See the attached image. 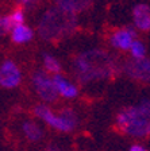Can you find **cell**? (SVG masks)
Returning a JSON list of instances; mask_svg holds the SVG:
<instances>
[{
    "mask_svg": "<svg viewBox=\"0 0 150 151\" xmlns=\"http://www.w3.org/2000/svg\"><path fill=\"white\" fill-rule=\"evenodd\" d=\"M73 70L80 82L89 84L108 78L114 72V62L107 53L95 49L76 57Z\"/></svg>",
    "mask_w": 150,
    "mask_h": 151,
    "instance_id": "1",
    "label": "cell"
},
{
    "mask_svg": "<svg viewBox=\"0 0 150 151\" xmlns=\"http://www.w3.org/2000/svg\"><path fill=\"white\" fill-rule=\"evenodd\" d=\"M115 126L119 131L135 139L150 136V101L142 100L138 104L122 109L116 115Z\"/></svg>",
    "mask_w": 150,
    "mask_h": 151,
    "instance_id": "2",
    "label": "cell"
},
{
    "mask_svg": "<svg viewBox=\"0 0 150 151\" xmlns=\"http://www.w3.org/2000/svg\"><path fill=\"white\" fill-rule=\"evenodd\" d=\"M76 27L75 14L65 12L59 8L49 9L39 22V34L45 41H56L72 34Z\"/></svg>",
    "mask_w": 150,
    "mask_h": 151,
    "instance_id": "3",
    "label": "cell"
},
{
    "mask_svg": "<svg viewBox=\"0 0 150 151\" xmlns=\"http://www.w3.org/2000/svg\"><path fill=\"white\" fill-rule=\"evenodd\" d=\"M34 115L58 132H72L78 124L77 113L72 108H64L59 112L51 111L46 104H37Z\"/></svg>",
    "mask_w": 150,
    "mask_h": 151,
    "instance_id": "4",
    "label": "cell"
},
{
    "mask_svg": "<svg viewBox=\"0 0 150 151\" xmlns=\"http://www.w3.org/2000/svg\"><path fill=\"white\" fill-rule=\"evenodd\" d=\"M33 89L37 96L43 103H54L58 99V92L54 85L53 76H50L46 70H37L31 77Z\"/></svg>",
    "mask_w": 150,
    "mask_h": 151,
    "instance_id": "5",
    "label": "cell"
},
{
    "mask_svg": "<svg viewBox=\"0 0 150 151\" xmlns=\"http://www.w3.org/2000/svg\"><path fill=\"white\" fill-rule=\"evenodd\" d=\"M22 70L12 60H4L0 66V85L4 89H15L22 82Z\"/></svg>",
    "mask_w": 150,
    "mask_h": 151,
    "instance_id": "6",
    "label": "cell"
},
{
    "mask_svg": "<svg viewBox=\"0 0 150 151\" xmlns=\"http://www.w3.org/2000/svg\"><path fill=\"white\" fill-rule=\"evenodd\" d=\"M123 70L130 78L143 84H150V58L147 57L139 60L131 58L125 63Z\"/></svg>",
    "mask_w": 150,
    "mask_h": 151,
    "instance_id": "7",
    "label": "cell"
},
{
    "mask_svg": "<svg viewBox=\"0 0 150 151\" xmlns=\"http://www.w3.org/2000/svg\"><path fill=\"white\" fill-rule=\"evenodd\" d=\"M135 41V31L133 28H118L109 35V43L116 50L127 51Z\"/></svg>",
    "mask_w": 150,
    "mask_h": 151,
    "instance_id": "8",
    "label": "cell"
},
{
    "mask_svg": "<svg viewBox=\"0 0 150 151\" xmlns=\"http://www.w3.org/2000/svg\"><path fill=\"white\" fill-rule=\"evenodd\" d=\"M53 80L56 89L58 92V96L66 99V100H73V99H76L78 96V86L75 82L66 78L64 74H61V73L54 74Z\"/></svg>",
    "mask_w": 150,
    "mask_h": 151,
    "instance_id": "9",
    "label": "cell"
},
{
    "mask_svg": "<svg viewBox=\"0 0 150 151\" xmlns=\"http://www.w3.org/2000/svg\"><path fill=\"white\" fill-rule=\"evenodd\" d=\"M133 20L138 30L149 31L150 30V6L149 4H137L133 9Z\"/></svg>",
    "mask_w": 150,
    "mask_h": 151,
    "instance_id": "10",
    "label": "cell"
},
{
    "mask_svg": "<svg viewBox=\"0 0 150 151\" xmlns=\"http://www.w3.org/2000/svg\"><path fill=\"white\" fill-rule=\"evenodd\" d=\"M23 136L30 142H39L43 138V129L34 120H25L20 126Z\"/></svg>",
    "mask_w": 150,
    "mask_h": 151,
    "instance_id": "11",
    "label": "cell"
},
{
    "mask_svg": "<svg viewBox=\"0 0 150 151\" xmlns=\"http://www.w3.org/2000/svg\"><path fill=\"white\" fill-rule=\"evenodd\" d=\"M57 8L69 14H77L84 11L92 4V0H54Z\"/></svg>",
    "mask_w": 150,
    "mask_h": 151,
    "instance_id": "12",
    "label": "cell"
},
{
    "mask_svg": "<svg viewBox=\"0 0 150 151\" xmlns=\"http://www.w3.org/2000/svg\"><path fill=\"white\" fill-rule=\"evenodd\" d=\"M34 37V31L33 28H30L28 26L23 24H18L12 28L11 31V39H12L14 43L16 45H25L27 42H30Z\"/></svg>",
    "mask_w": 150,
    "mask_h": 151,
    "instance_id": "13",
    "label": "cell"
},
{
    "mask_svg": "<svg viewBox=\"0 0 150 151\" xmlns=\"http://www.w3.org/2000/svg\"><path fill=\"white\" fill-rule=\"evenodd\" d=\"M43 66H45V70L51 76L61 73V63H59V61L57 60L56 57L50 55V54L43 55Z\"/></svg>",
    "mask_w": 150,
    "mask_h": 151,
    "instance_id": "14",
    "label": "cell"
},
{
    "mask_svg": "<svg viewBox=\"0 0 150 151\" xmlns=\"http://www.w3.org/2000/svg\"><path fill=\"white\" fill-rule=\"evenodd\" d=\"M128 51H130V54H131V57L134 60H139V58H145L146 57V47H145L143 42L139 41V39H135Z\"/></svg>",
    "mask_w": 150,
    "mask_h": 151,
    "instance_id": "15",
    "label": "cell"
},
{
    "mask_svg": "<svg viewBox=\"0 0 150 151\" xmlns=\"http://www.w3.org/2000/svg\"><path fill=\"white\" fill-rule=\"evenodd\" d=\"M15 27L11 20V16L9 15H4L3 18L0 19V30H1V34H7V32H11L12 28Z\"/></svg>",
    "mask_w": 150,
    "mask_h": 151,
    "instance_id": "16",
    "label": "cell"
},
{
    "mask_svg": "<svg viewBox=\"0 0 150 151\" xmlns=\"http://www.w3.org/2000/svg\"><path fill=\"white\" fill-rule=\"evenodd\" d=\"M9 16H11V20H12L14 26L23 24V23H25V12H23L20 8L14 9V12L11 14Z\"/></svg>",
    "mask_w": 150,
    "mask_h": 151,
    "instance_id": "17",
    "label": "cell"
},
{
    "mask_svg": "<svg viewBox=\"0 0 150 151\" xmlns=\"http://www.w3.org/2000/svg\"><path fill=\"white\" fill-rule=\"evenodd\" d=\"M128 151H149L147 150L146 147H145V146H142V145H133L131 147L128 148Z\"/></svg>",
    "mask_w": 150,
    "mask_h": 151,
    "instance_id": "18",
    "label": "cell"
},
{
    "mask_svg": "<svg viewBox=\"0 0 150 151\" xmlns=\"http://www.w3.org/2000/svg\"><path fill=\"white\" fill-rule=\"evenodd\" d=\"M47 151H65V150H62V148L57 145H50L49 147H47Z\"/></svg>",
    "mask_w": 150,
    "mask_h": 151,
    "instance_id": "19",
    "label": "cell"
},
{
    "mask_svg": "<svg viewBox=\"0 0 150 151\" xmlns=\"http://www.w3.org/2000/svg\"><path fill=\"white\" fill-rule=\"evenodd\" d=\"M20 3H23V4H30V3H33L34 0H19Z\"/></svg>",
    "mask_w": 150,
    "mask_h": 151,
    "instance_id": "20",
    "label": "cell"
}]
</instances>
